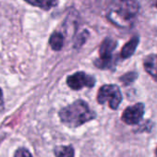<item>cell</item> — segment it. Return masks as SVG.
I'll use <instances>...</instances> for the list:
<instances>
[{
  "instance_id": "obj_10",
  "label": "cell",
  "mask_w": 157,
  "mask_h": 157,
  "mask_svg": "<svg viewBox=\"0 0 157 157\" xmlns=\"http://www.w3.org/2000/svg\"><path fill=\"white\" fill-rule=\"evenodd\" d=\"M49 44L53 50L60 51L64 44V36L60 32H54L49 39Z\"/></svg>"
},
{
  "instance_id": "obj_13",
  "label": "cell",
  "mask_w": 157,
  "mask_h": 157,
  "mask_svg": "<svg viewBox=\"0 0 157 157\" xmlns=\"http://www.w3.org/2000/svg\"><path fill=\"white\" fill-rule=\"evenodd\" d=\"M89 37V33H88V31H83L82 33H81L80 34H78L77 37H76V39H75V42H74V47L76 48V49H78V48H81L83 44H84V43L86 42V40H87V38Z\"/></svg>"
},
{
  "instance_id": "obj_16",
  "label": "cell",
  "mask_w": 157,
  "mask_h": 157,
  "mask_svg": "<svg viewBox=\"0 0 157 157\" xmlns=\"http://www.w3.org/2000/svg\"><path fill=\"white\" fill-rule=\"evenodd\" d=\"M155 7L157 8V0H156V2H155Z\"/></svg>"
},
{
  "instance_id": "obj_18",
  "label": "cell",
  "mask_w": 157,
  "mask_h": 157,
  "mask_svg": "<svg viewBox=\"0 0 157 157\" xmlns=\"http://www.w3.org/2000/svg\"><path fill=\"white\" fill-rule=\"evenodd\" d=\"M0 139H1V137H0Z\"/></svg>"
},
{
  "instance_id": "obj_7",
  "label": "cell",
  "mask_w": 157,
  "mask_h": 157,
  "mask_svg": "<svg viewBox=\"0 0 157 157\" xmlns=\"http://www.w3.org/2000/svg\"><path fill=\"white\" fill-rule=\"evenodd\" d=\"M145 71L157 82V55L151 54L143 59Z\"/></svg>"
},
{
  "instance_id": "obj_14",
  "label": "cell",
  "mask_w": 157,
  "mask_h": 157,
  "mask_svg": "<svg viewBox=\"0 0 157 157\" xmlns=\"http://www.w3.org/2000/svg\"><path fill=\"white\" fill-rule=\"evenodd\" d=\"M14 157H33L32 153L25 148H20L16 151Z\"/></svg>"
},
{
  "instance_id": "obj_12",
  "label": "cell",
  "mask_w": 157,
  "mask_h": 157,
  "mask_svg": "<svg viewBox=\"0 0 157 157\" xmlns=\"http://www.w3.org/2000/svg\"><path fill=\"white\" fill-rule=\"evenodd\" d=\"M137 78H138V74L136 72H128L119 78V81L122 82L123 85L128 86L133 83L136 81Z\"/></svg>"
},
{
  "instance_id": "obj_6",
  "label": "cell",
  "mask_w": 157,
  "mask_h": 157,
  "mask_svg": "<svg viewBox=\"0 0 157 157\" xmlns=\"http://www.w3.org/2000/svg\"><path fill=\"white\" fill-rule=\"evenodd\" d=\"M144 105L141 103H138L132 106H128L122 114V120L128 125H136L143 117Z\"/></svg>"
},
{
  "instance_id": "obj_4",
  "label": "cell",
  "mask_w": 157,
  "mask_h": 157,
  "mask_svg": "<svg viewBox=\"0 0 157 157\" xmlns=\"http://www.w3.org/2000/svg\"><path fill=\"white\" fill-rule=\"evenodd\" d=\"M97 101L101 105L108 103L109 107L113 110L117 109L122 101V94L119 87L116 84L103 85L99 89Z\"/></svg>"
},
{
  "instance_id": "obj_15",
  "label": "cell",
  "mask_w": 157,
  "mask_h": 157,
  "mask_svg": "<svg viewBox=\"0 0 157 157\" xmlns=\"http://www.w3.org/2000/svg\"><path fill=\"white\" fill-rule=\"evenodd\" d=\"M4 101H3V93H2V90L0 89V106H2Z\"/></svg>"
},
{
  "instance_id": "obj_3",
  "label": "cell",
  "mask_w": 157,
  "mask_h": 157,
  "mask_svg": "<svg viewBox=\"0 0 157 157\" xmlns=\"http://www.w3.org/2000/svg\"><path fill=\"white\" fill-rule=\"evenodd\" d=\"M117 43L112 38H105L100 45V57L94 60V65L101 69H110L115 67L113 52L117 48Z\"/></svg>"
},
{
  "instance_id": "obj_1",
  "label": "cell",
  "mask_w": 157,
  "mask_h": 157,
  "mask_svg": "<svg viewBox=\"0 0 157 157\" xmlns=\"http://www.w3.org/2000/svg\"><path fill=\"white\" fill-rule=\"evenodd\" d=\"M139 10L137 0H111L106 9V17L117 27L129 28L135 22Z\"/></svg>"
},
{
  "instance_id": "obj_9",
  "label": "cell",
  "mask_w": 157,
  "mask_h": 157,
  "mask_svg": "<svg viewBox=\"0 0 157 157\" xmlns=\"http://www.w3.org/2000/svg\"><path fill=\"white\" fill-rule=\"evenodd\" d=\"M24 1L44 10H49L52 8L56 7L58 3L57 0H24Z\"/></svg>"
},
{
  "instance_id": "obj_5",
  "label": "cell",
  "mask_w": 157,
  "mask_h": 157,
  "mask_svg": "<svg viewBox=\"0 0 157 157\" xmlns=\"http://www.w3.org/2000/svg\"><path fill=\"white\" fill-rule=\"evenodd\" d=\"M67 84L70 89L74 91H78L84 87L93 88L95 84V78L94 77L88 75L85 72L78 71L67 77Z\"/></svg>"
},
{
  "instance_id": "obj_17",
  "label": "cell",
  "mask_w": 157,
  "mask_h": 157,
  "mask_svg": "<svg viewBox=\"0 0 157 157\" xmlns=\"http://www.w3.org/2000/svg\"><path fill=\"white\" fill-rule=\"evenodd\" d=\"M155 154H156V156H157V148H156V151H155Z\"/></svg>"
},
{
  "instance_id": "obj_8",
  "label": "cell",
  "mask_w": 157,
  "mask_h": 157,
  "mask_svg": "<svg viewBox=\"0 0 157 157\" xmlns=\"http://www.w3.org/2000/svg\"><path fill=\"white\" fill-rule=\"evenodd\" d=\"M139 43H140V38H139V36H134V37H132V38H131V39H130V40L122 47L121 53H120V56H121L122 58H124V59L130 57V56L134 54V52H135V50H136V48H137Z\"/></svg>"
},
{
  "instance_id": "obj_11",
  "label": "cell",
  "mask_w": 157,
  "mask_h": 157,
  "mask_svg": "<svg viewBox=\"0 0 157 157\" xmlns=\"http://www.w3.org/2000/svg\"><path fill=\"white\" fill-rule=\"evenodd\" d=\"M54 152L56 157H74V149L71 145L56 146Z\"/></svg>"
},
{
  "instance_id": "obj_2",
  "label": "cell",
  "mask_w": 157,
  "mask_h": 157,
  "mask_svg": "<svg viewBox=\"0 0 157 157\" xmlns=\"http://www.w3.org/2000/svg\"><path fill=\"white\" fill-rule=\"evenodd\" d=\"M59 117L63 124L70 128L80 127L96 117V114L83 100H77L71 105L62 108Z\"/></svg>"
}]
</instances>
